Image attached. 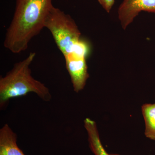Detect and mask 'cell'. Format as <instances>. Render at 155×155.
<instances>
[{
    "label": "cell",
    "mask_w": 155,
    "mask_h": 155,
    "mask_svg": "<svg viewBox=\"0 0 155 155\" xmlns=\"http://www.w3.org/2000/svg\"><path fill=\"white\" fill-rule=\"evenodd\" d=\"M53 6L51 0H17L12 21L6 31L4 45L14 54L27 49L31 40L45 27Z\"/></svg>",
    "instance_id": "6da1fadb"
},
{
    "label": "cell",
    "mask_w": 155,
    "mask_h": 155,
    "mask_svg": "<svg viewBox=\"0 0 155 155\" xmlns=\"http://www.w3.org/2000/svg\"><path fill=\"white\" fill-rule=\"evenodd\" d=\"M36 56L30 52L24 60L16 63L5 76L0 78V107L4 108L11 99L34 93L45 101L52 96L48 88L31 75L30 66Z\"/></svg>",
    "instance_id": "7a4b0ae2"
},
{
    "label": "cell",
    "mask_w": 155,
    "mask_h": 155,
    "mask_svg": "<svg viewBox=\"0 0 155 155\" xmlns=\"http://www.w3.org/2000/svg\"><path fill=\"white\" fill-rule=\"evenodd\" d=\"M45 27L51 33L64 56L71 52L81 39V33L75 21L69 14L54 6L45 19Z\"/></svg>",
    "instance_id": "3957f363"
},
{
    "label": "cell",
    "mask_w": 155,
    "mask_h": 155,
    "mask_svg": "<svg viewBox=\"0 0 155 155\" xmlns=\"http://www.w3.org/2000/svg\"><path fill=\"white\" fill-rule=\"evenodd\" d=\"M89 52L88 43L81 39L72 51L64 56L66 68L70 75L73 89L76 93L84 88L89 77L86 62Z\"/></svg>",
    "instance_id": "277c9868"
},
{
    "label": "cell",
    "mask_w": 155,
    "mask_h": 155,
    "mask_svg": "<svg viewBox=\"0 0 155 155\" xmlns=\"http://www.w3.org/2000/svg\"><path fill=\"white\" fill-rule=\"evenodd\" d=\"M141 11L155 13V0H124L118 9L122 28L126 29Z\"/></svg>",
    "instance_id": "5b68a950"
},
{
    "label": "cell",
    "mask_w": 155,
    "mask_h": 155,
    "mask_svg": "<svg viewBox=\"0 0 155 155\" xmlns=\"http://www.w3.org/2000/svg\"><path fill=\"white\" fill-rule=\"evenodd\" d=\"M0 155H25L17 144V135L8 124L0 129Z\"/></svg>",
    "instance_id": "8992f818"
},
{
    "label": "cell",
    "mask_w": 155,
    "mask_h": 155,
    "mask_svg": "<svg viewBox=\"0 0 155 155\" xmlns=\"http://www.w3.org/2000/svg\"><path fill=\"white\" fill-rule=\"evenodd\" d=\"M84 122L88 136L89 145L92 153L95 155H111L106 151L102 144L96 122L87 118Z\"/></svg>",
    "instance_id": "52a82bcc"
},
{
    "label": "cell",
    "mask_w": 155,
    "mask_h": 155,
    "mask_svg": "<svg viewBox=\"0 0 155 155\" xmlns=\"http://www.w3.org/2000/svg\"><path fill=\"white\" fill-rule=\"evenodd\" d=\"M147 138L155 141V104H145L141 107Z\"/></svg>",
    "instance_id": "ba28073f"
},
{
    "label": "cell",
    "mask_w": 155,
    "mask_h": 155,
    "mask_svg": "<svg viewBox=\"0 0 155 155\" xmlns=\"http://www.w3.org/2000/svg\"><path fill=\"white\" fill-rule=\"evenodd\" d=\"M100 5L107 13H110L114 6L115 0H97Z\"/></svg>",
    "instance_id": "9c48e42d"
},
{
    "label": "cell",
    "mask_w": 155,
    "mask_h": 155,
    "mask_svg": "<svg viewBox=\"0 0 155 155\" xmlns=\"http://www.w3.org/2000/svg\"><path fill=\"white\" fill-rule=\"evenodd\" d=\"M111 155H120L119 154H112Z\"/></svg>",
    "instance_id": "30bf717a"
}]
</instances>
